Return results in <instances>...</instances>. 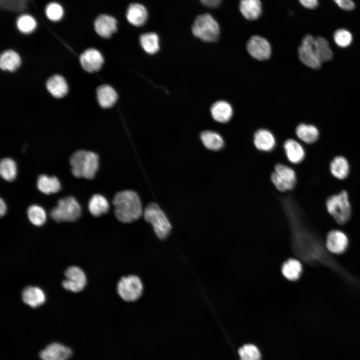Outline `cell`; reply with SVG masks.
Wrapping results in <instances>:
<instances>
[{
    "label": "cell",
    "instance_id": "cell-1",
    "mask_svg": "<svg viewBox=\"0 0 360 360\" xmlns=\"http://www.w3.org/2000/svg\"><path fill=\"white\" fill-rule=\"evenodd\" d=\"M114 214L120 222L130 223L138 220L142 214V203L134 191L126 190L117 192L112 200Z\"/></svg>",
    "mask_w": 360,
    "mask_h": 360
},
{
    "label": "cell",
    "instance_id": "cell-2",
    "mask_svg": "<svg viewBox=\"0 0 360 360\" xmlns=\"http://www.w3.org/2000/svg\"><path fill=\"white\" fill-rule=\"evenodd\" d=\"M70 163L74 176L90 180L95 176L98 170L99 158L94 152L80 150L72 154Z\"/></svg>",
    "mask_w": 360,
    "mask_h": 360
},
{
    "label": "cell",
    "instance_id": "cell-3",
    "mask_svg": "<svg viewBox=\"0 0 360 360\" xmlns=\"http://www.w3.org/2000/svg\"><path fill=\"white\" fill-rule=\"evenodd\" d=\"M326 208L328 213L337 222L344 224L351 216V206L346 190L330 196L326 201Z\"/></svg>",
    "mask_w": 360,
    "mask_h": 360
},
{
    "label": "cell",
    "instance_id": "cell-4",
    "mask_svg": "<svg viewBox=\"0 0 360 360\" xmlns=\"http://www.w3.org/2000/svg\"><path fill=\"white\" fill-rule=\"evenodd\" d=\"M193 34L203 41L212 42L219 37L220 30L217 22L208 14H200L196 18L192 26Z\"/></svg>",
    "mask_w": 360,
    "mask_h": 360
},
{
    "label": "cell",
    "instance_id": "cell-5",
    "mask_svg": "<svg viewBox=\"0 0 360 360\" xmlns=\"http://www.w3.org/2000/svg\"><path fill=\"white\" fill-rule=\"evenodd\" d=\"M81 207L72 196H68L58 200L57 206L50 212L52 218L58 222H73L80 216Z\"/></svg>",
    "mask_w": 360,
    "mask_h": 360
},
{
    "label": "cell",
    "instance_id": "cell-6",
    "mask_svg": "<svg viewBox=\"0 0 360 360\" xmlns=\"http://www.w3.org/2000/svg\"><path fill=\"white\" fill-rule=\"evenodd\" d=\"M144 216L146 220L152 225L158 238L164 239L168 236L172 228L170 223L157 204H148L144 210Z\"/></svg>",
    "mask_w": 360,
    "mask_h": 360
},
{
    "label": "cell",
    "instance_id": "cell-7",
    "mask_svg": "<svg viewBox=\"0 0 360 360\" xmlns=\"http://www.w3.org/2000/svg\"><path fill=\"white\" fill-rule=\"evenodd\" d=\"M117 291L123 300L128 302H134L138 300L142 294V284L136 276H124L118 283Z\"/></svg>",
    "mask_w": 360,
    "mask_h": 360
},
{
    "label": "cell",
    "instance_id": "cell-8",
    "mask_svg": "<svg viewBox=\"0 0 360 360\" xmlns=\"http://www.w3.org/2000/svg\"><path fill=\"white\" fill-rule=\"evenodd\" d=\"M298 56L300 60L306 66L314 69H319L322 65L315 46V38L310 34L305 36L298 49Z\"/></svg>",
    "mask_w": 360,
    "mask_h": 360
},
{
    "label": "cell",
    "instance_id": "cell-9",
    "mask_svg": "<svg viewBox=\"0 0 360 360\" xmlns=\"http://www.w3.org/2000/svg\"><path fill=\"white\" fill-rule=\"evenodd\" d=\"M271 180L278 190L284 192L294 188L296 182V174L292 168L278 164L272 174Z\"/></svg>",
    "mask_w": 360,
    "mask_h": 360
},
{
    "label": "cell",
    "instance_id": "cell-10",
    "mask_svg": "<svg viewBox=\"0 0 360 360\" xmlns=\"http://www.w3.org/2000/svg\"><path fill=\"white\" fill-rule=\"evenodd\" d=\"M66 279L62 282L64 288L70 291L77 292L82 290L86 284V278L84 271L79 267L72 266L65 272Z\"/></svg>",
    "mask_w": 360,
    "mask_h": 360
},
{
    "label": "cell",
    "instance_id": "cell-11",
    "mask_svg": "<svg viewBox=\"0 0 360 360\" xmlns=\"http://www.w3.org/2000/svg\"><path fill=\"white\" fill-rule=\"evenodd\" d=\"M246 49L252 56L260 60L268 59L272 53L269 42L259 36H252L249 39L246 44Z\"/></svg>",
    "mask_w": 360,
    "mask_h": 360
},
{
    "label": "cell",
    "instance_id": "cell-12",
    "mask_svg": "<svg viewBox=\"0 0 360 360\" xmlns=\"http://www.w3.org/2000/svg\"><path fill=\"white\" fill-rule=\"evenodd\" d=\"M94 30L100 37L110 38L116 31L117 20L112 15L101 14L96 17L94 22Z\"/></svg>",
    "mask_w": 360,
    "mask_h": 360
},
{
    "label": "cell",
    "instance_id": "cell-13",
    "mask_svg": "<svg viewBox=\"0 0 360 360\" xmlns=\"http://www.w3.org/2000/svg\"><path fill=\"white\" fill-rule=\"evenodd\" d=\"M72 350L61 344L53 342L40 353L42 360H68L72 355Z\"/></svg>",
    "mask_w": 360,
    "mask_h": 360
},
{
    "label": "cell",
    "instance_id": "cell-14",
    "mask_svg": "<svg viewBox=\"0 0 360 360\" xmlns=\"http://www.w3.org/2000/svg\"><path fill=\"white\" fill-rule=\"evenodd\" d=\"M80 62L86 71L94 72L101 68L104 63V58L98 50L90 48L86 50L80 55Z\"/></svg>",
    "mask_w": 360,
    "mask_h": 360
},
{
    "label": "cell",
    "instance_id": "cell-15",
    "mask_svg": "<svg viewBox=\"0 0 360 360\" xmlns=\"http://www.w3.org/2000/svg\"><path fill=\"white\" fill-rule=\"evenodd\" d=\"M348 244V238L343 232L334 230L328 234L326 246L331 252L337 254L342 253L346 248Z\"/></svg>",
    "mask_w": 360,
    "mask_h": 360
},
{
    "label": "cell",
    "instance_id": "cell-16",
    "mask_svg": "<svg viewBox=\"0 0 360 360\" xmlns=\"http://www.w3.org/2000/svg\"><path fill=\"white\" fill-rule=\"evenodd\" d=\"M148 16L146 8L142 4L134 3L128 7L126 17L132 24L140 26L145 24Z\"/></svg>",
    "mask_w": 360,
    "mask_h": 360
},
{
    "label": "cell",
    "instance_id": "cell-17",
    "mask_svg": "<svg viewBox=\"0 0 360 360\" xmlns=\"http://www.w3.org/2000/svg\"><path fill=\"white\" fill-rule=\"evenodd\" d=\"M254 143L258 150L269 152L275 146L276 139L270 131L266 129H260L254 134Z\"/></svg>",
    "mask_w": 360,
    "mask_h": 360
},
{
    "label": "cell",
    "instance_id": "cell-18",
    "mask_svg": "<svg viewBox=\"0 0 360 360\" xmlns=\"http://www.w3.org/2000/svg\"><path fill=\"white\" fill-rule=\"evenodd\" d=\"M213 118L220 123L228 122L233 114L232 106L227 102L219 100L214 102L210 108Z\"/></svg>",
    "mask_w": 360,
    "mask_h": 360
},
{
    "label": "cell",
    "instance_id": "cell-19",
    "mask_svg": "<svg viewBox=\"0 0 360 360\" xmlns=\"http://www.w3.org/2000/svg\"><path fill=\"white\" fill-rule=\"evenodd\" d=\"M15 26L21 34H30L36 30L38 23L34 16L25 12L17 16L15 20Z\"/></svg>",
    "mask_w": 360,
    "mask_h": 360
},
{
    "label": "cell",
    "instance_id": "cell-20",
    "mask_svg": "<svg viewBox=\"0 0 360 360\" xmlns=\"http://www.w3.org/2000/svg\"><path fill=\"white\" fill-rule=\"evenodd\" d=\"M22 298L26 304L32 308H36L44 303L46 296L40 288L29 286L22 291Z\"/></svg>",
    "mask_w": 360,
    "mask_h": 360
},
{
    "label": "cell",
    "instance_id": "cell-21",
    "mask_svg": "<svg viewBox=\"0 0 360 360\" xmlns=\"http://www.w3.org/2000/svg\"><path fill=\"white\" fill-rule=\"evenodd\" d=\"M284 149L288 159L292 163L299 164L304 158L303 147L294 140H287L284 144Z\"/></svg>",
    "mask_w": 360,
    "mask_h": 360
},
{
    "label": "cell",
    "instance_id": "cell-22",
    "mask_svg": "<svg viewBox=\"0 0 360 360\" xmlns=\"http://www.w3.org/2000/svg\"><path fill=\"white\" fill-rule=\"evenodd\" d=\"M96 94L98 104L103 108L112 106L116 102L118 98L115 90L107 84L100 86L96 90Z\"/></svg>",
    "mask_w": 360,
    "mask_h": 360
},
{
    "label": "cell",
    "instance_id": "cell-23",
    "mask_svg": "<svg viewBox=\"0 0 360 360\" xmlns=\"http://www.w3.org/2000/svg\"><path fill=\"white\" fill-rule=\"evenodd\" d=\"M240 10L247 20L258 18L262 12V4L260 0H241Z\"/></svg>",
    "mask_w": 360,
    "mask_h": 360
},
{
    "label": "cell",
    "instance_id": "cell-24",
    "mask_svg": "<svg viewBox=\"0 0 360 360\" xmlns=\"http://www.w3.org/2000/svg\"><path fill=\"white\" fill-rule=\"evenodd\" d=\"M46 85L48 92L56 98H62L68 92L67 83L61 76H52L48 80Z\"/></svg>",
    "mask_w": 360,
    "mask_h": 360
},
{
    "label": "cell",
    "instance_id": "cell-25",
    "mask_svg": "<svg viewBox=\"0 0 360 360\" xmlns=\"http://www.w3.org/2000/svg\"><path fill=\"white\" fill-rule=\"evenodd\" d=\"M36 185L38 190L46 194L58 192L61 188L60 183L56 177L45 174L38 176Z\"/></svg>",
    "mask_w": 360,
    "mask_h": 360
},
{
    "label": "cell",
    "instance_id": "cell-26",
    "mask_svg": "<svg viewBox=\"0 0 360 360\" xmlns=\"http://www.w3.org/2000/svg\"><path fill=\"white\" fill-rule=\"evenodd\" d=\"M330 170L334 177L344 180L348 176L350 172L348 161L342 156H336L330 164Z\"/></svg>",
    "mask_w": 360,
    "mask_h": 360
},
{
    "label": "cell",
    "instance_id": "cell-27",
    "mask_svg": "<svg viewBox=\"0 0 360 360\" xmlns=\"http://www.w3.org/2000/svg\"><path fill=\"white\" fill-rule=\"evenodd\" d=\"M296 133L299 139L306 144L316 142L319 137V131L316 126L304 123L298 126Z\"/></svg>",
    "mask_w": 360,
    "mask_h": 360
},
{
    "label": "cell",
    "instance_id": "cell-28",
    "mask_svg": "<svg viewBox=\"0 0 360 360\" xmlns=\"http://www.w3.org/2000/svg\"><path fill=\"white\" fill-rule=\"evenodd\" d=\"M88 208L92 216H98L108 212L109 209V203L104 196L96 194L90 198Z\"/></svg>",
    "mask_w": 360,
    "mask_h": 360
},
{
    "label": "cell",
    "instance_id": "cell-29",
    "mask_svg": "<svg viewBox=\"0 0 360 360\" xmlns=\"http://www.w3.org/2000/svg\"><path fill=\"white\" fill-rule=\"evenodd\" d=\"M200 138L205 147L212 150H220L224 145L222 138L215 132L204 131L200 134Z\"/></svg>",
    "mask_w": 360,
    "mask_h": 360
},
{
    "label": "cell",
    "instance_id": "cell-30",
    "mask_svg": "<svg viewBox=\"0 0 360 360\" xmlns=\"http://www.w3.org/2000/svg\"><path fill=\"white\" fill-rule=\"evenodd\" d=\"M20 64V56L13 50H7L2 54L0 66L2 70L14 72L19 67Z\"/></svg>",
    "mask_w": 360,
    "mask_h": 360
},
{
    "label": "cell",
    "instance_id": "cell-31",
    "mask_svg": "<svg viewBox=\"0 0 360 360\" xmlns=\"http://www.w3.org/2000/svg\"><path fill=\"white\" fill-rule=\"evenodd\" d=\"M44 12L46 18L52 22H60L64 16L63 6L55 1L48 2L44 6Z\"/></svg>",
    "mask_w": 360,
    "mask_h": 360
},
{
    "label": "cell",
    "instance_id": "cell-32",
    "mask_svg": "<svg viewBox=\"0 0 360 360\" xmlns=\"http://www.w3.org/2000/svg\"><path fill=\"white\" fill-rule=\"evenodd\" d=\"M315 46L318 57L322 62L330 60L333 52L328 40L322 36L315 38Z\"/></svg>",
    "mask_w": 360,
    "mask_h": 360
},
{
    "label": "cell",
    "instance_id": "cell-33",
    "mask_svg": "<svg viewBox=\"0 0 360 360\" xmlns=\"http://www.w3.org/2000/svg\"><path fill=\"white\" fill-rule=\"evenodd\" d=\"M140 44L146 52L154 54L159 50V38L154 32H148L142 34L140 38Z\"/></svg>",
    "mask_w": 360,
    "mask_h": 360
},
{
    "label": "cell",
    "instance_id": "cell-34",
    "mask_svg": "<svg viewBox=\"0 0 360 360\" xmlns=\"http://www.w3.org/2000/svg\"><path fill=\"white\" fill-rule=\"evenodd\" d=\"M0 174L1 176L8 182L14 180L17 174L15 162L9 158H2L0 164Z\"/></svg>",
    "mask_w": 360,
    "mask_h": 360
},
{
    "label": "cell",
    "instance_id": "cell-35",
    "mask_svg": "<svg viewBox=\"0 0 360 360\" xmlns=\"http://www.w3.org/2000/svg\"><path fill=\"white\" fill-rule=\"evenodd\" d=\"M302 271L300 262L295 259H290L286 262L282 267L284 276L290 280H296Z\"/></svg>",
    "mask_w": 360,
    "mask_h": 360
},
{
    "label": "cell",
    "instance_id": "cell-36",
    "mask_svg": "<svg viewBox=\"0 0 360 360\" xmlns=\"http://www.w3.org/2000/svg\"><path fill=\"white\" fill-rule=\"evenodd\" d=\"M27 213L30 221L36 226H41L46 221V212L42 207L38 205L30 206L28 209Z\"/></svg>",
    "mask_w": 360,
    "mask_h": 360
},
{
    "label": "cell",
    "instance_id": "cell-37",
    "mask_svg": "<svg viewBox=\"0 0 360 360\" xmlns=\"http://www.w3.org/2000/svg\"><path fill=\"white\" fill-rule=\"evenodd\" d=\"M333 38L336 44L342 48H347L352 41V34L344 28H340L335 31Z\"/></svg>",
    "mask_w": 360,
    "mask_h": 360
},
{
    "label": "cell",
    "instance_id": "cell-38",
    "mask_svg": "<svg viewBox=\"0 0 360 360\" xmlns=\"http://www.w3.org/2000/svg\"><path fill=\"white\" fill-rule=\"evenodd\" d=\"M240 360H260V353L256 346L246 344L239 348Z\"/></svg>",
    "mask_w": 360,
    "mask_h": 360
},
{
    "label": "cell",
    "instance_id": "cell-39",
    "mask_svg": "<svg viewBox=\"0 0 360 360\" xmlns=\"http://www.w3.org/2000/svg\"><path fill=\"white\" fill-rule=\"evenodd\" d=\"M340 8L345 10H352L355 8V4L352 0H333Z\"/></svg>",
    "mask_w": 360,
    "mask_h": 360
},
{
    "label": "cell",
    "instance_id": "cell-40",
    "mask_svg": "<svg viewBox=\"0 0 360 360\" xmlns=\"http://www.w3.org/2000/svg\"><path fill=\"white\" fill-rule=\"evenodd\" d=\"M300 4L306 8L314 9L316 8L318 4V0H298Z\"/></svg>",
    "mask_w": 360,
    "mask_h": 360
},
{
    "label": "cell",
    "instance_id": "cell-41",
    "mask_svg": "<svg viewBox=\"0 0 360 360\" xmlns=\"http://www.w3.org/2000/svg\"><path fill=\"white\" fill-rule=\"evenodd\" d=\"M202 4L209 8H216L220 4L222 0H200Z\"/></svg>",
    "mask_w": 360,
    "mask_h": 360
},
{
    "label": "cell",
    "instance_id": "cell-42",
    "mask_svg": "<svg viewBox=\"0 0 360 360\" xmlns=\"http://www.w3.org/2000/svg\"><path fill=\"white\" fill-rule=\"evenodd\" d=\"M6 206L4 201L0 198V216H2L6 212Z\"/></svg>",
    "mask_w": 360,
    "mask_h": 360
}]
</instances>
